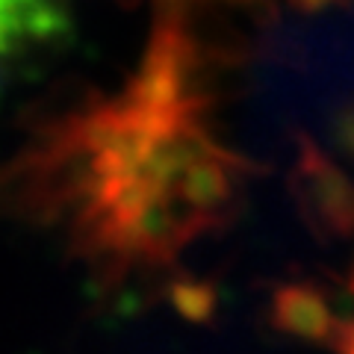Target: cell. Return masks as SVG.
Listing matches in <instances>:
<instances>
[{"instance_id":"3957f363","label":"cell","mask_w":354,"mask_h":354,"mask_svg":"<svg viewBox=\"0 0 354 354\" xmlns=\"http://www.w3.org/2000/svg\"><path fill=\"white\" fill-rule=\"evenodd\" d=\"M272 322L286 334L307 339H322L330 328L325 301L307 286H283V290L274 292Z\"/></svg>"},{"instance_id":"6da1fadb","label":"cell","mask_w":354,"mask_h":354,"mask_svg":"<svg viewBox=\"0 0 354 354\" xmlns=\"http://www.w3.org/2000/svg\"><path fill=\"white\" fill-rule=\"evenodd\" d=\"M230 169L169 118L86 130L0 177V195L65 236L101 290L174 269L230 201Z\"/></svg>"},{"instance_id":"277c9868","label":"cell","mask_w":354,"mask_h":354,"mask_svg":"<svg viewBox=\"0 0 354 354\" xmlns=\"http://www.w3.org/2000/svg\"><path fill=\"white\" fill-rule=\"evenodd\" d=\"M171 304L177 307L180 316L198 322V319L209 316V310H213V295H209V290L204 283H177L171 290Z\"/></svg>"},{"instance_id":"7a4b0ae2","label":"cell","mask_w":354,"mask_h":354,"mask_svg":"<svg viewBox=\"0 0 354 354\" xmlns=\"http://www.w3.org/2000/svg\"><path fill=\"white\" fill-rule=\"evenodd\" d=\"M59 0H0V59L48 36Z\"/></svg>"}]
</instances>
